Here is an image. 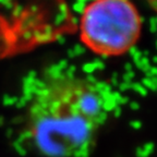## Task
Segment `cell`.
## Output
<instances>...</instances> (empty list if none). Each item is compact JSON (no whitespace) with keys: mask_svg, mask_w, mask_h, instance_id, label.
<instances>
[{"mask_svg":"<svg viewBox=\"0 0 157 157\" xmlns=\"http://www.w3.org/2000/svg\"><path fill=\"white\" fill-rule=\"evenodd\" d=\"M117 107L111 88L70 71L38 80L20 113L22 142L43 157H91Z\"/></svg>","mask_w":157,"mask_h":157,"instance_id":"obj_1","label":"cell"},{"mask_svg":"<svg viewBox=\"0 0 157 157\" xmlns=\"http://www.w3.org/2000/svg\"><path fill=\"white\" fill-rule=\"evenodd\" d=\"M141 29L140 13L130 0H93L82 13L80 38L94 54L116 57L136 44Z\"/></svg>","mask_w":157,"mask_h":157,"instance_id":"obj_2","label":"cell"},{"mask_svg":"<svg viewBox=\"0 0 157 157\" xmlns=\"http://www.w3.org/2000/svg\"><path fill=\"white\" fill-rule=\"evenodd\" d=\"M145 1L152 7V9H154L155 11H157V0H145Z\"/></svg>","mask_w":157,"mask_h":157,"instance_id":"obj_3","label":"cell"}]
</instances>
